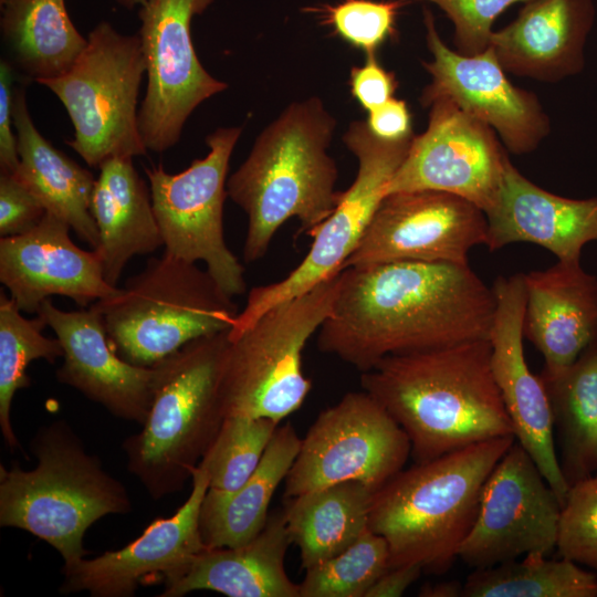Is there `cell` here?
Masks as SVG:
<instances>
[{
    "label": "cell",
    "mask_w": 597,
    "mask_h": 597,
    "mask_svg": "<svg viewBox=\"0 0 597 597\" xmlns=\"http://www.w3.org/2000/svg\"><path fill=\"white\" fill-rule=\"evenodd\" d=\"M595 15L594 0H530L490 48L506 73L556 83L584 70Z\"/></svg>",
    "instance_id": "23"
},
{
    "label": "cell",
    "mask_w": 597,
    "mask_h": 597,
    "mask_svg": "<svg viewBox=\"0 0 597 597\" xmlns=\"http://www.w3.org/2000/svg\"><path fill=\"white\" fill-rule=\"evenodd\" d=\"M366 123L375 136L385 140H400L413 135L407 103L396 97L368 112Z\"/></svg>",
    "instance_id": "42"
},
{
    "label": "cell",
    "mask_w": 597,
    "mask_h": 597,
    "mask_svg": "<svg viewBox=\"0 0 597 597\" xmlns=\"http://www.w3.org/2000/svg\"><path fill=\"white\" fill-rule=\"evenodd\" d=\"M119 6L126 9H134L135 7H140L145 3L146 0H115Z\"/></svg>",
    "instance_id": "45"
},
{
    "label": "cell",
    "mask_w": 597,
    "mask_h": 597,
    "mask_svg": "<svg viewBox=\"0 0 597 597\" xmlns=\"http://www.w3.org/2000/svg\"><path fill=\"white\" fill-rule=\"evenodd\" d=\"M410 452L408 436L373 396L348 392L321 411L302 438L284 498L343 482L375 492L404 469Z\"/></svg>",
    "instance_id": "12"
},
{
    "label": "cell",
    "mask_w": 597,
    "mask_h": 597,
    "mask_svg": "<svg viewBox=\"0 0 597 597\" xmlns=\"http://www.w3.org/2000/svg\"><path fill=\"white\" fill-rule=\"evenodd\" d=\"M540 377L551 404L561 470L570 488L597 472V341L564 370Z\"/></svg>",
    "instance_id": "30"
},
{
    "label": "cell",
    "mask_w": 597,
    "mask_h": 597,
    "mask_svg": "<svg viewBox=\"0 0 597 597\" xmlns=\"http://www.w3.org/2000/svg\"><path fill=\"white\" fill-rule=\"evenodd\" d=\"M423 572L418 565L389 567L367 590L365 597H399Z\"/></svg>",
    "instance_id": "43"
},
{
    "label": "cell",
    "mask_w": 597,
    "mask_h": 597,
    "mask_svg": "<svg viewBox=\"0 0 597 597\" xmlns=\"http://www.w3.org/2000/svg\"><path fill=\"white\" fill-rule=\"evenodd\" d=\"M373 493L343 482L285 499L286 527L303 569L336 556L368 528Z\"/></svg>",
    "instance_id": "29"
},
{
    "label": "cell",
    "mask_w": 597,
    "mask_h": 597,
    "mask_svg": "<svg viewBox=\"0 0 597 597\" xmlns=\"http://www.w3.org/2000/svg\"><path fill=\"white\" fill-rule=\"evenodd\" d=\"M494 311L492 287L469 263L345 268L317 345L364 373L387 356L488 338Z\"/></svg>",
    "instance_id": "1"
},
{
    "label": "cell",
    "mask_w": 597,
    "mask_h": 597,
    "mask_svg": "<svg viewBox=\"0 0 597 597\" xmlns=\"http://www.w3.org/2000/svg\"><path fill=\"white\" fill-rule=\"evenodd\" d=\"M229 344V331L199 337L153 366L149 412L142 430L123 442L127 470L153 500L185 486L222 425Z\"/></svg>",
    "instance_id": "5"
},
{
    "label": "cell",
    "mask_w": 597,
    "mask_h": 597,
    "mask_svg": "<svg viewBox=\"0 0 597 597\" xmlns=\"http://www.w3.org/2000/svg\"><path fill=\"white\" fill-rule=\"evenodd\" d=\"M486 237L484 211L464 198L395 192L383 198L344 269L397 261L468 264L470 251Z\"/></svg>",
    "instance_id": "16"
},
{
    "label": "cell",
    "mask_w": 597,
    "mask_h": 597,
    "mask_svg": "<svg viewBox=\"0 0 597 597\" xmlns=\"http://www.w3.org/2000/svg\"><path fill=\"white\" fill-rule=\"evenodd\" d=\"M524 282L523 335L543 355L541 374L553 376L597 341V277L580 262L557 261L524 273Z\"/></svg>",
    "instance_id": "24"
},
{
    "label": "cell",
    "mask_w": 597,
    "mask_h": 597,
    "mask_svg": "<svg viewBox=\"0 0 597 597\" xmlns=\"http://www.w3.org/2000/svg\"><path fill=\"white\" fill-rule=\"evenodd\" d=\"M12 109L20 159L14 174L46 212L62 219L82 241L96 249L100 237L91 213L96 178L38 130L27 105L24 86L14 88Z\"/></svg>",
    "instance_id": "27"
},
{
    "label": "cell",
    "mask_w": 597,
    "mask_h": 597,
    "mask_svg": "<svg viewBox=\"0 0 597 597\" xmlns=\"http://www.w3.org/2000/svg\"><path fill=\"white\" fill-rule=\"evenodd\" d=\"M413 135L400 140L375 136L366 122H352L343 140L358 163L356 177L343 191L333 213L311 234L305 258L284 279L250 290L244 308L229 331L234 338L274 306L300 296L344 265L356 250L395 171L405 159Z\"/></svg>",
    "instance_id": "10"
},
{
    "label": "cell",
    "mask_w": 597,
    "mask_h": 597,
    "mask_svg": "<svg viewBox=\"0 0 597 597\" xmlns=\"http://www.w3.org/2000/svg\"><path fill=\"white\" fill-rule=\"evenodd\" d=\"M301 442L291 422L280 425L247 482L218 506L200 511V532L207 547L240 546L263 530L272 498L294 463Z\"/></svg>",
    "instance_id": "31"
},
{
    "label": "cell",
    "mask_w": 597,
    "mask_h": 597,
    "mask_svg": "<svg viewBox=\"0 0 597 597\" xmlns=\"http://www.w3.org/2000/svg\"><path fill=\"white\" fill-rule=\"evenodd\" d=\"M36 314L53 329L63 348L57 381L75 388L113 416L143 425L153 400L154 367L121 358L100 314L91 306L63 311L48 298Z\"/></svg>",
    "instance_id": "21"
},
{
    "label": "cell",
    "mask_w": 597,
    "mask_h": 597,
    "mask_svg": "<svg viewBox=\"0 0 597 597\" xmlns=\"http://www.w3.org/2000/svg\"><path fill=\"white\" fill-rule=\"evenodd\" d=\"M423 22L432 61L422 62L431 81L421 93V105L450 100L491 127L506 150L515 155L535 150L551 130L538 97L512 84L490 46L475 55H462L443 42L428 9Z\"/></svg>",
    "instance_id": "17"
},
{
    "label": "cell",
    "mask_w": 597,
    "mask_h": 597,
    "mask_svg": "<svg viewBox=\"0 0 597 597\" xmlns=\"http://www.w3.org/2000/svg\"><path fill=\"white\" fill-rule=\"evenodd\" d=\"M463 584L458 580H447L427 584L421 587L419 596L423 597H462Z\"/></svg>",
    "instance_id": "44"
},
{
    "label": "cell",
    "mask_w": 597,
    "mask_h": 597,
    "mask_svg": "<svg viewBox=\"0 0 597 597\" xmlns=\"http://www.w3.org/2000/svg\"><path fill=\"white\" fill-rule=\"evenodd\" d=\"M91 198L100 242L94 249L108 284L117 287L129 260L164 245L154 212L149 185L136 170L133 157H112L98 167Z\"/></svg>",
    "instance_id": "26"
},
{
    "label": "cell",
    "mask_w": 597,
    "mask_h": 597,
    "mask_svg": "<svg viewBox=\"0 0 597 597\" xmlns=\"http://www.w3.org/2000/svg\"><path fill=\"white\" fill-rule=\"evenodd\" d=\"M30 449L34 469L0 468V526L31 533L72 564L87 554L83 540L91 525L132 511L129 494L63 420L42 426Z\"/></svg>",
    "instance_id": "6"
},
{
    "label": "cell",
    "mask_w": 597,
    "mask_h": 597,
    "mask_svg": "<svg viewBox=\"0 0 597 597\" xmlns=\"http://www.w3.org/2000/svg\"><path fill=\"white\" fill-rule=\"evenodd\" d=\"M6 59L27 82L64 74L87 45L65 0H0Z\"/></svg>",
    "instance_id": "28"
},
{
    "label": "cell",
    "mask_w": 597,
    "mask_h": 597,
    "mask_svg": "<svg viewBox=\"0 0 597 597\" xmlns=\"http://www.w3.org/2000/svg\"><path fill=\"white\" fill-rule=\"evenodd\" d=\"M462 597H597V575L565 557L530 553L521 561L475 568Z\"/></svg>",
    "instance_id": "32"
},
{
    "label": "cell",
    "mask_w": 597,
    "mask_h": 597,
    "mask_svg": "<svg viewBox=\"0 0 597 597\" xmlns=\"http://www.w3.org/2000/svg\"><path fill=\"white\" fill-rule=\"evenodd\" d=\"M145 74L138 34H123L101 21L69 71L36 83L51 90L67 112L74 136L66 144L87 166L98 168L112 157L147 154L137 109Z\"/></svg>",
    "instance_id": "9"
},
{
    "label": "cell",
    "mask_w": 597,
    "mask_h": 597,
    "mask_svg": "<svg viewBox=\"0 0 597 597\" xmlns=\"http://www.w3.org/2000/svg\"><path fill=\"white\" fill-rule=\"evenodd\" d=\"M336 119L312 96L286 106L255 138L227 180L228 197L248 217L245 263L262 259L276 231L297 219L307 234L337 207V167L328 153Z\"/></svg>",
    "instance_id": "3"
},
{
    "label": "cell",
    "mask_w": 597,
    "mask_h": 597,
    "mask_svg": "<svg viewBox=\"0 0 597 597\" xmlns=\"http://www.w3.org/2000/svg\"><path fill=\"white\" fill-rule=\"evenodd\" d=\"M191 481V492L177 512L154 520L128 545L92 559L83 557L63 565L59 591L130 597L148 577L161 575L165 584L181 575L198 554L209 548L200 532V511L209 486L202 463L193 469Z\"/></svg>",
    "instance_id": "19"
},
{
    "label": "cell",
    "mask_w": 597,
    "mask_h": 597,
    "mask_svg": "<svg viewBox=\"0 0 597 597\" xmlns=\"http://www.w3.org/2000/svg\"><path fill=\"white\" fill-rule=\"evenodd\" d=\"M514 442V436L493 438L415 463L375 491L368 527L386 540L389 567L448 572L475 521L486 479Z\"/></svg>",
    "instance_id": "4"
},
{
    "label": "cell",
    "mask_w": 597,
    "mask_h": 597,
    "mask_svg": "<svg viewBox=\"0 0 597 597\" xmlns=\"http://www.w3.org/2000/svg\"><path fill=\"white\" fill-rule=\"evenodd\" d=\"M561 511L557 494L515 440L483 485L458 557L475 569L530 553L548 556L557 545Z\"/></svg>",
    "instance_id": "14"
},
{
    "label": "cell",
    "mask_w": 597,
    "mask_h": 597,
    "mask_svg": "<svg viewBox=\"0 0 597 597\" xmlns=\"http://www.w3.org/2000/svg\"><path fill=\"white\" fill-rule=\"evenodd\" d=\"M91 307L117 355L142 367L193 339L230 331L239 313L207 270L165 251Z\"/></svg>",
    "instance_id": "7"
},
{
    "label": "cell",
    "mask_w": 597,
    "mask_h": 597,
    "mask_svg": "<svg viewBox=\"0 0 597 597\" xmlns=\"http://www.w3.org/2000/svg\"><path fill=\"white\" fill-rule=\"evenodd\" d=\"M46 210L14 172L0 171V235L10 237L30 231Z\"/></svg>",
    "instance_id": "39"
},
{
    "label": "cell",
    "mask_w": 597,
    "mask_h": 597,
    "mask_svg": "<svg viewBox=\"0 0 597 597\" xmlns=\"http://www.w3.org/2000/svg\"><path fill=\"white\" fill-rule=\"evenodd\" d=\"M556 549L597 573V473L573 484L562 505Z\"/></svg>",
    "instance_id": "37"
},
{
    "label": "cell",
    "mask_w": 597,
    "mask_h": 597,
    "mask_svg": "<svg viewBox=\"0 0 597 597\" xmlns=\"http://www.w3.org/2000/svg\"><path fill=\"white\" fill-rule=\"evenodd\" d=\"M349 85L354 97L370 112L395 97L398 82L394 73L379 64L376 53H369L363 65L350 70Z\"/></svg>",
    "instance_id": "40"
},
{
    "label": "cell",
    "mask_w": 597,
    "mask_h": 597,
    "mask_svg": "<svg viewBox=\"0 0 597 597\" xmlns=\"http://www.w3.org/2000/svg\"><path fill=\"white\" fill-rule=\"evenodd\" d=\"M389 557L386 540L368 527L346 549L305 569L300 597H365Z\"/></svg>",
    "instance_id": "35"
},
{
    "label": "cell",
    "mask_w": 597,
    "mask_h": 597,
    "mask_svg": "<svg viewBox=\"0 0 597 597\" xmlns=\"http://www.w3.org/2000/svg\"><path fill=\"white\" fill-rule=\"evenodd\" d=\"M17 73L6 60L0 61V171L15 172L20 159L17 135L13 134V94Z\"/></svg>",
    "instance_id": "41"
},
{
    "label": "cell",
    "mask_w": 597,
    "mask_h": 597,
    "mask_svg": "<svg viewBox=\"0 0 597 597\" xmlns=\"http://www.w3.org/2000/svg\"><path fill=\"white\" fill-rule=\"evenodd\" d=\"M292 544L284 509L270 514L263 530L235 547L207 548L177 578L165 583L161 597L211 590L229 597H300V585L285 570Z\"/></svg>",
    "instance_id": "25"
},
{
    "label": "cell",
    "mask_w": 597,
    "mask_h": 597,
    "mask_svg": "<svg viewBox=\"0 0 597 597\" xmlns=\"http://www.w3.org/2000/svg\"><path fill=\"white\" fill-rule=\"evenodd\" d=\"M13 300L0 293V429L11 450L20 448L11 422V405L19 389L28 388L31 379L28 366L36 359L51 364L63 357L60 341L48 337L44 318L25 317Z\"/></svg>",
    "instance_id": "33"
},
{
    "label": "cell",
    "mask_w": 597,
    "mask_h": 597,
    "mask_svg": "<svg viewBox=\"0 0 597 597\" xmlns=\"http://www.w3.org/2000/svg\"><path fill=\"white\" fill-rule=\"evenodd\" d=\"M241 127H219L206 137L208 154L170 174L161 165L145 167L165 252L190 263L202 262L230 297L247 290L244 268L228 248L223 205L229 161Z\"/></svg>",
    "instance_id": "11"
},
{
    "label": "cell",
    "mask_w": 597,
    "mask_h": 597,
    "mask_svg": "<svg viewBox=\"0 0 597 597\" xmlns=\"http://www.w3.org/2000/svg\"><path fill=\"white\" fill-rule=\"evenodd\" d=\"M280 423L269 418L229 416L199 463L209 478L201 510L230 498L252 475Z\"/></svg>",
    "instance_id": "34"
},
{
    "label": "cell",
    "mask_w": 597,
    "mask_h": 597,
    "mask_svg": "<svg viewBox=\"0 0 597 597\" xmlns=\"http://www.w3.org/2000/svg\"><path fill=\"white\" fill-rule=\"evenodd\" d=\"M213 0H146L138 10L147 87L138 128L147 150L174 147L191 113L228 84L213 77L196 54L191 23Z\"/></svg>",
    "instance_id": "13"
},
{
    "label": "cell",
    "mask_w": 597,
    "mask_h": 597,
    "mask_svg": "<svg viewBox=\"0 0 597 597\" xmlns=\"http://www.w3.org/2000/svg\"><path fill=\"white\" fill-rule=\"evenodd\" d=\"M342 272L274 306L229 338L221 379L224 418L247 416L281 423L301 408L312 387L303 374L302 354L333 310Z\"/></svg>",
    "instance_id": "8"
},
{
    "label": "cell",
    "mask_w": 597,
    "mask_h": 597,
    "mask_svg": "<svg viewBox=\"0 0 597 597\" xmlns=\"http://www.w3.org/2000/svg\"><path fill=\"white\" fill-rule=\"evenodd\" d=\"M407 0H343L323 7L326 23L366 54L376 50L396 31V21Z\"/></svg>",
    "instance_id": "36"
},
{
    "label": "cell",
    "mask_w": 597,
    "mask_h": 597,
    "mask_svg": "<svg viewBox=\"0 0 597 597\" xmlns=\"http://www.w3.org/2000/svg\"><path fill=\"white\" fill-rule=\"evenodd\" d=\"M495 311L489 333L491 368L516 442L530 454L563 503L569 486L562 473L545 386L531 371L523 347L526 306L524 273L498 276Z\"/></svg>",
    "instance_id": "18"
},
{
    "label": "cell",
    "mask_w": 597,
    "mask_h": 597,
    "mask_svg": "<svg viewBox=\"0 0 597 597\" xmlns=\"http://www.w3.org/2000/svg\"><path fill=\"white\" fill-rule=\"evenodd\" d=\"M360 384L404 429L415 463L514 436L489 338L387 356L362 373Z\"/></svg>",
    "instance_id": "2"
},
{
    "label": "cell",
    "mask_w": 597,
    "mask_h": 597,
    "mask_svg": "<svg viewBox=\"0 0 597 597\" xmlns=\"http://www.w3.org/2000/svg\"><path fill=\"white\" fill-rule=\"evenodd\" d=\"M490 251L528 242L561 262H580L583 248L597 241V197L572 199L552 193L509 160L492 207L485 212Z\"/></svg>",
    "instance_id": "22"
},
{
    "label": "cell",
    "mask_w": 597,
    "mask_h": 597,
    "mask_svg": "<svg viewBox=\"0 0 597 597\" xmlns=\"http://www.w3.org/2000/svg\"><path fill=\"white\" fill-rule=\"evenodd\" d=\"M427 129L413 136L386 195L436 190L464 198L484 213L494 203L510 160L496 133L450 100L430 106Z\"/></svg>",
    "instance_id": "15"
},
{
    "label": "cell",
    "mask_w": 597,
    "mask_h": 597,
    "mask_svg": "<svg viewBox=\"0 0 597 597\" xmlns=\"http://www.w3.org/2000/svg\"><path fill=\"white\" fill-rule=\"evenodd\" d=\"M71 230L46 212L30 231L0 238V281L23 313L36 314L52 295L85 308L118 290L106 282L97 252L78 248Z\"/></svg>",
    "instance_id": "20"
},
{
    "label": "cell",
    "mask_w": 597,
    "mask_h": 597,
    "mask_svg": "<svg viewBox=\"0 0 597 597\" xmlns=\"http://www.w3.org/2000/svg\"><path fill=\"white\" fill-rule=\"evenodd\" d=\"M440 8L454 27L453 43L462 55H475L491 43L495 20L511 6L530 0H419Z\"/></svg>",
    "instance_id": "38"
}]
</instances>
